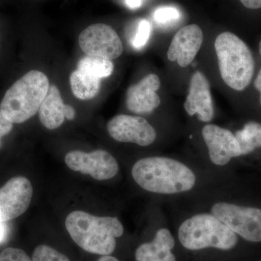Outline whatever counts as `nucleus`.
<instances>
[{
    "instance_id": "obj_3",
    "label": "nucleus",
    "mask_w": 261,
    "mask_h": 261,
    "mask_svg": "<svg viewBox=\"0 0 261 261\" xmlns=\"http://www.w3.org/2000/svg\"><path fill=\"white\" fill-rule=\"evenodd\" d=\"M176 239L187 251L228 252L239 243L237 233L210 213L178 203H170Z\"/></svg>"
},
{
    "instance_id": "obj_26",
    "label": "nucleus",
    "mask_w": 261,
    "mask_h": 261,
    "mask_svg": "<svg viewBox=\"0 0 261 261\" xmlns=\"http://www.w3.org/2000/svg\"><path fill=\"white\" fill-rule=\"evenodd\" d=\"M254 87L256 89L259 94V103L261 107V68L258 70L255 80H254Z\"/></svg>"
},
{
    "instance_id": "obj_27",
    "label": "nucleus",
    "mask_w": 261,
    "mask_h": 261,
    "mask_svg": "<svg viewBox=\"0 0 261 261\" xmlns=\"http://www.w3.org/2000/svg\"><path fill=\"white\" fill-rule=\"evenodd\" d=\"M75 116V112L74 108L72 106H68L65 105V118L68 120H73L74 119Z\"/></svg>"
},
{
    "instance_id": "obj_28",
    "label": "nucleus",
    "mask_w": 261,
    "mask_h": 261,
    "mask_svg": "<svg viewBox=\"0 0 261 261\" xmlns=\"http://www.w3.org/2000/svg\"><path fill=\"white\" fill-rule=\"evenodd\" d=\"M126 3L130 9H137L142 5V0H126Z\"/></svg>"
},
{
    "instance_id": "obj_2",
    "label": "nucleus",
    "mask_w": 261,
    "mask_h": 261,
    "mask_svg": "<svg viewBox=\"0 0 261 261\" xmlns=\"http://www.w3.org/2000/svg\"><path fill=\"white\" fill-rule=\"evenodd\" d=\"M230 175L173 203L210 213L245 241L261 243V207L237 199L228 184Z\"/></svg>"
},
{
    "instance_id": "obj_23",
    "label": "nucleus",
    "mask_w": 261,
    "mask_h": 261,
    "mask_svg": "<svg viewBox=\"0 0 261 261\" xmlns=\"http://www.w3.org/2000/svg\"><path fill=\"white\" fill-rule=\"evenodd\" d=\"M0 261H32L21 249L8 247L0 252Z\"/></svg>"
},
{
    "instance_id": "obj_7",
    "label": "nucleus",
    "mask_w": 261,
    "mask_h": 261,
    "mask_svg": "<svg viewBox=\"0 0 261 261\" xmlns=\"http://www.w3.org/2000/svg\"><path fill=\"white\" fill-rule=\"evenodd\" d=\"M201 137L205 150L195 161L213 172L229 174L233 161L241 158L234 132L214 123H206L201 128Z\"/></svg>"
},
{
    "instance_id": "obj_6",
    "label": "nucleus",
    "mask_w": 261,
    "mask_h": 261,
    "mask_svg": "<svg viewBox=\"0 0 261 261\" xmlns=\"http://www.w3.org/2000/svg\"><path fill=\"white\" fill-rule=\"evenodd\" d=\"M47 75L32 70L5 92L0 111L13 123H22L37 114L49 88Z\"/></svg>"
},
{
    "instance_id": "obj_11",
    "label": "nucleus",
    "mask_w": 261,
    "mask_h": 261,
    "mask_svg": "<svg viewBox=\"0 0 261 261\" xmlns=\"http://www.w3.org/2000/svg\"><path fill=\"white\" fill-rule=\"evenodd\" d=\"M169 219L163 206L158 216L153 236L136 249L135 261H177L173 252L176 239L171 231Z\"/></svg>"
},
{
    "instance_id": "obj_19",
    "label": "nucleus",
    "mask_w": 261,
    "mask_h": 261,
    "mask_svg": "<svg viewBox=\"0 0 261 261\" xmlns=\"http://www.w3.org/2000/svg\"><path fill=\"white\" fill-rule=\"evenodd\" d=\"M77 70L101 80L112 74L114 65L111 60L87 56L79 62Z\"/></svg>"
},
{
    "instance_id": "obj_22",
    "label": "nucleus",
    "mask_w": 261,
    "mask_h": 261,
    "mask_svg": "<svg viewBox=\"0 0 261 261\" xmlns=\"http://www.w3.org/2000/svg\"><path fill=\"white\" fill-rule=\"evenodd\" d=\"M181 18L179 10L175 7L163 6L156 9L154 19L156 23L161 25H168L178 21Z\"/></svg>"
},
{
    "instance_id": "obj_20",
    "label": "nucleus",
    "mask_w": 261,
    "mask_h": 261,
    "mask_svg": "<svg viewBox=\"0 0 261 261\" xmlns=\"http://www.w3.org/2000/svg\"><path fill=\"white\" fill-rule=\"evenodd\" d=\"M32 261H70L69 258L48 245H39L34 249L32 254Z\"/></svg>"
},
{
    "instance_id": "obj_12",
    "label": "nucleus",
    "mask_w": 261,
    "mask_h": 261,
    "mask_svg": "<svg viewBox=\"0 0 261 261\" xmlns=\"http://www.w3.org/2000/svg\"><path fill=\"white\" fill-rule=\"evenodd\" d=\"M33 187L28 178L16 176L0 188V222H7L23 214L30 205Z\"/></svg>"
},
{
    "instance_id": "obj_18",
    "label": "nucleus",
    "mask_w": 261,
    "mask_h": 261,
    "mask_svg": "<svg viewBox=\"0 0 261 261\" xmlns=\"http://www.w3.org/2000/svg\"><path fill=\"white\" fill-rule=\"evenodd\" d=\"M241 150V158L255 153L261 149V123L250 121L234 132Z\"/></svg>"
},
{
    "instance_id": "obj_24",
    "label": "nucleus",
    "mask_w": 261,
    "mask_h": 261,
    "mask_svg": "<svg viewBox=\"0 0 261 261\" xmlns=\"http://www.w3.org/2000/svg\"><path fill=\"white\" fill-rule=\"evenodd\" d=\"M13 128V123L7 119L0 111V149L3 147V137L10 134Z\"/></svg>"
},
{
    "instance_id": "obj_25",
    "label": "nucleus",
    "mask_w": 261,
    "mask_h": 261,
    "mask_svg": "<svg viewBox=\"0 0 261 261\" xmlns=\"http://www.w3.org/2000/svg\"><path fill=\"white\" fill-rule=\"evenodd\" d=\"M244 7L250 10H258L261 8V0H240Z\"/></svg>"
},
{
    "instance_id": "obj_31",
    "label": "nucleus",
    "mask_w": 261,
    "mask_h": 261,
    "mask_svg": "<svg viewBox=\"0 0 261 261\" xmlns=\"http://www.w3.org/2000/svg\"><path fill=\"white\" fill-rule=\"evenodd\" d=\"M258 51L259 53H260V56H261V39L258 44Z\"/></svg>"
},
{
    "instance_id": "obj_21",
    "label": "nucleus",
    "mask_w": 261,
    "mask_h": 261,
    "mask_svg": "<svg viewBox=\"0 0 261 261\" xmlns=\"http://www.w3.org/2000/svg\"><path fill=\"white\" fill-rule=\"evenodd\" d=\"M151 34V24L146 19H140L137 23L135 35L132 37V45L136 49L143 48L148 42Z\"/></svg>"
},
{
    "instance_id": "obj_1",
    "label": "nucleus",
    "mask_w": 261,
    "mask_h": 261,
    "mask_svg": "<svg viewBox=\"0 0 261 261\" xmlns=\"http://www.w3.org/2000/svg\"><path fill=\"white\" fill-rule=\"evenodd\" d=\"M226 175L209 171L192 159L165 154L141 158L130 168L135 185L162 204L185 200Z\"/></svg>"
},
{
    "instance_id": "obj_17",
    "label": "nucleus",
    "mask_w": 261,
    "mask_h": 261,
    "mask_svg": "<svg viewBox=\"0 0 261 261\" xmlns=\"http://www.w3.org/2000/svg\"><path fill=\"white\" fill-rule=\"evenodd\" d=\"M70 84L75 97L81 100H88L95 97L99 92L101 80L75 70L70 74Z\"/></svg>"
},
{
    "instance_id": "obj_14",
    "label": "nucleus",
    "mask_w": 261,
    "mask_h": 261,
    "mask_svg": "<svg viewBox=\"0 0 261 261\" xmlns=\"http://www.w3.org/2000/svg\"><path fill=\"white\" fill-rule=\"evenodd\" d=\"M203 42V33L197 24L186 25L173 37L167 57L170 61L177 62L182 68L189 66L200 51Z\"/></svg>"
},
{
    "instance_id": "obj_30",
    "label": "nucleus",
    "mask_w": 261,
    "mask_h": 261,
    "mask_svg": "<svg viewBox=\"0 0 261 261\" xmlns=\"http://www.w3.org/2000/svg\"><path fill=\"white\" fill-rule=\"evenodd\" d=\"M97 261H121L119 259L117 258V257L112 256L111 255H102L99 259H98Z\"/></svg>"
},
{
    "instance_id": "obj_9",
    "label": "nucleus",
    "mask_w": 261,
    "mask_h": 261,
    "mask_svg": "<svg viewBox=\"0 0 261 261\" xmlns=\"http://www.w3.org/2000/svg\"><path fill=\"white\" fill-rule=\"evenodd\" d=\"M65 162L72 171L90 175L99 181L116 177L120 171L119 163L116 158L103 149L92 152L71 151L65 155Z\"/></svg>"
},
{
    "instance_id": "obj_10",
    "label": "nucleus",
    "mask_w": 261,
    "mask_h": 261,
    "mask_svg": "<svg viewBox=\"0 0 261 261\" xmlns=\"http://www.w3.org/2000/svg\"><path fill=\"white\" fill-rule=\"evenodd\" d=\"M79 44L87 56L108 60L119 58L123 53L121 39L116 31L104 23H94L81 33Z\"/></svg>"
},
{
    "instance_id": "obj_13",
    "label": "nucleus",
    "mask_w": 261,
    "mask_h": 261,
    "mask_svg": "<svg viewBox=\"0 0 261 261\" xmlns=\"http://www.w3.org/2000/svg\"><path fill=\"white\" fill-rule=\"evenodd\" d=\"M184 107L189 116L197 117L204 124L211 123L214 120L215 111L210 83L202 72L196 71L192 75Z\"/></svg>"
},
{
    "instance_id": "obj_8",
    "label": "nucleus",
    "mask_w": 261,
    "mask_h": 261,
    "mask_svg": "<svg viewBox=\"0 0 261 261\" xmlns=\"http://www.w3.org/2000/svg\"><path fill=\"white\" fill-rule=\"evenodd\" d=\"M107 130L117 142L142 147L154 145L159 137L156 128L142 116L118 115L108 121Z\"/></svg>"
},
{
    "instance_id": "obj_29",
    "label": "nucleus",
    "mask_w": 261,
    "mask_h": 261,
    "mask_svg": "<svg viewBox=\"0 0 261 261\" xmlns=\"http://www.w3.org/2000/svg\"><path fill=\"white\" fill-rule=\"evenodd\" d=\"M7 229L6 226L3 222H0V243L5 240L6 237Z\"/></svg>"
},
{
    "instance_id": "obj_5",
    "label": "nucleus",
    "mask_w": 261,
    "mask_h": 261,
    "mask_svg": "<svg viewBox=\"0 0 261 261\" xmlns=\"http://www.w3.org/2000/svg\"><path fill=\"white\" fill-rule=\"evenodd\" d=\"M220 74L224 83L237 92L249 87L255 75V61L251 49L231 32H223L214 44Z\"/></svg>"
},
{
    "instance_id": "obj_16",
    "label": "nucleus",
    "mask_w": 261,
    "mask_h": 261,
    "mask_svg": "<svg viewBox=\"0 0 261 261\" xmlns=\"http://www.w3.org/2000/svg\"><path fill=\"white\" fill-rule=\"evenodd\" d=\"M65 108L59 89L56 85L49 86L47 95L38 111L43 126L49 130L59 128L64 122Z\"/></svg>"
},
{
    "instance_id": "obj_15",
    "label": "nucleus",
    "mask_w": 261,
    "mask_h": 261,
    "mask_svg": "<svg viewBox=\"0 0 261 261\" xmlns=\"http://www.w3.org/2000/svg\"><path fill=\"white\" fill-rule=\"evenodd\" d=\"M161 81L155 74L144 77L138 83L133 84L126 92V107L135 114H149L161 106V98L157 91Z\"/></svg>"
},
{
    "instance_id": "obj_4",
    "label": "nucleus",
    "mask_w": 261,
    "mask_h": 261,
    "mask_svg": "<svg viewBox=\"0 0 261 261\" xmlns=\"http://www.w3.org/2000/svg\"><path fill=\"white\" fill-rule=\"evenodd\" d=\"M65 227L81 248L89 253L111 255L116 248V239L121 238L124 228L119 219L112 216H95L82 211L70 213Z\"/></svg>"
}]
</instances>
